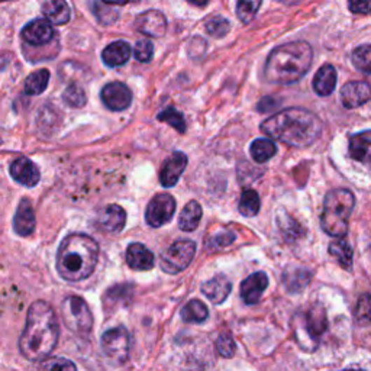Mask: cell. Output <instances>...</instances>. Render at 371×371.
<instances>
[{
  "label": "cell",
  "mask_w": 371,
  "mask_h": 371,
  "mask_svg": "<svg viewBox=\"0 0 371 371\" xmlns=\"http://www.w3.org/2000/svg\"><path fill=\"white\" fill-rule=\"evenodd\" d=\"M0 144H2V139H0Z\"/></svg>",
  "instance_id": "48"
},
{
  "label": "cell",
  "mask_w": 371,
  "mask_h": 371,
  "mask_svg": "<svg viewBox=\"0 0 371 371\" xmlns=\"http://www.w3.org/2000/svg\"><path fill=\"white\" fill-rule=\"evenodd\" d=\"M231 290H232V283L223 274H218L209 281L202 284L203 295L215 304H220L228 299V296L231 295Z\"/></svg>",
  "instance_id": "18"
},
{
  "label": "cell",
  "mask_w": 371,
  "mask_h": 371,
  "mask_svg": "<svg viewBox=\"0 0 371 371\" xmlns=\"http://www.w3.org/2000/svg\"><path fill=\"white\" fill-rule=\"evenodd\" d=\"M269 286V277L265 273L257 272L246 277L241 283V298L246 304H257L264 293V290Z\"/></svg>",
  "instance_id": "15"
},
{
  "label": "cell",
  "mask_w": 371,
  "mask_h": 371,
  "mask_svg": "<svg viewBox=\"0 0 371 371\" xmlns=\"http://www.w3.org/2000/svg\"><path fill=\"white\" fill-rule=\"evenodd\" d=\"M35 212L28 199H24L19 203L18 211L13 219V230L20 237H28L35 231Z\"/></svg>",
  "instance_id": "19"
},
{
  "label": "cell",
  "mask_w": 371,
  "mask_h": 371,
  "mask_svg": "<svg viewBox=\"0 0 371 371\" xmlns=\"http://www.w3.org/2000/svg\"><path fill=\"white\" fill-rule=\"evenodd\" d=\"M348 8L353 13H370L371 0H365V2H349Z\"/></svg>",
  "instance_id": "46"
},
{
  "label": "cell",
  "mask_w": 371,
  "mask_h": 371,
  "mask_svg": "<svg viewBox=\"0 0 371 371\" xmlns=\"http://www.w3.org/2000/svg\"><path fill=\"white\" fill-rule=\"evenodd\" d=\"M181 319L188 323H203L209 316V309L203 302L195 299L181 309Z\"/></svg>",
  "instance_id": "30"
},
{
  "label": "cell",
  "mask_w": 371,
  "mask_h": 371,
  "mask_svg": "<svg viewBox=\"0 0 371 371\" xmlns=\"http://www.w3.org/2000/svg\"><path fill=\"white\" fill-rule=\"evenodd\" d=\"M260 130L286 146L304 148L312 146L319 138L322 122L311 111L303 108H288L265 119Z\"/></svg>",
  "instance_id": "2"
},
{
  "label": "cell",
  "mask_w": 371,
  "mask_h": 371,
  "mask_svg": "<svg viewBox=\"0 0 371 371\" xmlns=\"http://www.w3.org/2000/svg\"><path fill=\"white\" fill-rule=\"evenodd\" d=\"M186 167H188V155L174 151L164 161L160 172V181L164 188H174Z\"/></svg>",
  "instance_id": "12"
},
{
  "label": "cell",
  "mask_w": 371,
  "mask_h": 371,
  "mask_svg": "<svg viewBox=\"0 0 371 371\" xmlns=\"http://www.w3.org/2000/svg\"><path fill=\"white\" fill-rule=\"evenodd\" d=\"M130 334L123 326L112 328L102 337V349L108 358L122 364L130 357Z\"/></svg>",
  "instance_id": "8"
},
{
  "label": "cell",
  "mask_w": 371,
  "mask_h": 371,
  "mask_svg": "<svg viewBox=\"0 0 371 371\" xmlns=\"http://www.w3.org/2000/svg\"><path fill=\"white\" fill-rule=\"evenodd\" d=\"M127 262L134 270L146 272L151 270L154 267L155 258L154 254L147 248L146 245L142 244H131L127 250Z\"/></svg>",
  "instance_id": "20"
},
{
  "label": "cell",
  "mask_w": 371,
  "mask_h": 371,
  "mask_svg": "<svg viewBox=\"0 0 371 371\" xmlns=\"http://www.w3.org/2000/svg\"><path fill=\"white\" fill-rule=\"evenodd\" d=\"M131 57V46L125 41H116L102 52V59L108 67H120L128 63Z\"/></svg>",
  "instance_id": "22"
},
{
  "label": "cell",
  "mask_w": 371,
  "mask_h": 371,
  "mask_svg": "<svg viewBox=\"0 0 371 371\" xmlns=\"http://www.w3.org/2000/svg\"><path fill=\"white\" fill-rule=\"evenodd\" d=\"M314 50L304 41H295L273 50L267 58L264 76L274 85H293L309 71Z\"/></svg>",
  "instance_id": "4"
},
{
  "label": "cell",
  "mask_w": 371,
  "mask_h": 371,
  "mask_svg": "<svg viewBox=\"0 0 371 371\" xmlns=\"http://www.w3.org/2000/svg\"><path fill=\"white\" fill-rule=\"evenodd\" d=\"M58 322L54 309L44 300L31 304L27 325L19 340V349L29 361H44L58 342Z\"/></svg>",
  "instance_id": "1"
},
{
  "label": "cell",
  "mask_w": 371,
  "mask_h": 371,
  "mask_svg": "<svg viewBox=\"0 0 371 371\" xmlns=\"http://www.w3.org/2000/svg\"><path fill=\"white\" fill-rule=\"evenodd\" d=\"M230 29H231L230 22L222 16H214L208 20V22H206V31H208L209 35L216 36V38L225 36L230 32Z\"/></svg>",
  "instance_id": "38"
},
{
  "label": "cell",
  "mask_w": 371,
  "mask_h": 371,
  "mask_svg": "<svg viewBox=\"0 0 371 371\" xmlns=\"http://www.w3.org/2000/svg\"><path fill=\"white\" fill-rule=\"evenodd\" d=\"M354 315L360 325H367L371 322V295H363L358 299Z\"/></svg>",
  "instance_id": "39"
},
{
  "label": "cell",
  "mask_w": 371,
  "mask_h": 371,
  "mask_svg": "<svg viewBox=\"0 0 371 371\" xmlns=\"http://www.w3.org/2000/svg\"><path fill=\"white\" fill-rule=\"evenodd\" d=\"M202 215H203L202 206L196 200L189 202L184 206V209L180 214V219H178L180 230L184 232H193L200 223Z\"/></svg>",
  "instance_id": "26"
},
{
  "label": "cell",
  "mask_w": 371,
  "mask_h": 371,
  "mask_svg": "<svg viewBox=\"0 0 371 371\" xmlns=\"http://www.w3.org/2000/svg\"><path fill=\"white\" fill-rule=\"evenodd\" d=\"M97 222L102 230L111 234H118L125 228L127 212L118 204H109L99 214Z\"/></svg>",
  "instance_id": "17"
},
{
  "label": "cell",
  "mask_w": 371,
  "mask_h": 371,
  "mask_svg": "<svg viewBox=\"0 0 371 371\" xmlns=\"http://www.w3.org/2000/svg\"><path fill=\"white\" fill-rule=\"evenodd\" d=\"M63 100L66 102V105H69L71 108H81V106L86 105L88 96H86V92L80 86L71 85L63 93Z\"/></svg>",
  "instance_id": "36"
},
{
  "label": "cell",
  "mask_w": 371,
  "mask_h": 371,
  "mask_svg": "<svg viewBox=\"0 0 371 371\" xmlns=\"http://www.w3.org/2000/svg\"><path fill=\"white\" fill-rule=\"evenodd\" d=\"M218 353L225 358H232L237 351V344L230 332H222L216 340Z\"/></svg>",
  "instance_id": "37"
},
{
  "label": "cell",
  "mask_w": 371,
  "mask_h": 371,
  "mask_svg": "<svg viewBox=\"0 0 371 371\" xmlns=\"http://www.w3.org/2000/svg\"><path fill=\"white\" fill-rule=\"evenodd\" d=\"M61 316L66 326L78 337H88L93 329V315L88 303L78 296H69L61 304Z\"/></svg>",
  "instance_id": "6"
},
{
  "label": "cell",
  "mask_w": 371,
  "mask_h": 371,
  "mask_svg": "<svg viewBox=\"0 0 371 371\" xmlns=\"http://www.w3.org/2000/svg\"><path fill=\"white\" fill-rule=\"evenodd\" d=\"M102 102L105 103L106 108L115 112L125 111L132 103V93L127 85L120 81H113V83L106 85L102 89L100 93Z\"/></svg>",
  "instance_id": "10"
},
{
  "label": "cell",
  "mask_w": 371,
  "mask_h": 371,
  "mask_svg": "<svg viewBox=\"0 0 371 371\" xmlns=\"http://www.w3.org/2000/svg\"><path fill=\"white\" fill-rule=\"evenodd\" d=\"M304 325L307 329V334L314 341H318L319 337L325 332L328 321L323 307L321 304L312 306L304 315Z\"/></svg>",
  "instance_id": "24"
},
{
  "label": "cell",
  "mask_w": 371,
  "mask_h": 371,
  "mask_svg": "<svg viewBox=\"0 0 371 371\" xmlns=\"http://www.w3.org/2000/svg\"><path fill=\"white\" fill-rule=\"evenodd\" d=\"M93 12L103 25H111L119 18V10L115 8V5L109 4H93Z\"/></svg>",
  "instance_id": "35"
},
{
  "label": "cell",
  "mask_w": 371,
  "mask_h": 371,
  "mask_svg": "<svg viewBox=\"0 0 371 371\" xmlns=\"http://www.w3.org/2000/svg\"><path fill=\"white\" fill-rule=\"evenodd\" d=\"M50 80V71L43 69L38 70L32 74H29L25 80V93L29 96H38L41 93H44Z\"/></svg>",
  "instance_id": "31"
},
{
  "label": "cell",
  "mask_w": 371,
  "mask_h": 371,
  "mask_svg": "<svg viewBox=\"0 0 371 371\" xmlns=\"http://www.w3.org/2000/svg\"><path fill=\"white\" fill-rule=\"evenodd\" d=\"M328 251L338 261V264L342 267V269H345V270L351 269L354 253H353L351 245L348 244V241L345 238L334 241L331 245H329Z\"/></svg>",
  "instance_id": "29"
},
{
  "label": "cell",
  "mask_w": 371,
  "mask_h": 371,
  "mask_svg": "<svg viewBox=\"0 0 371 371\" xmlns=\"http://www.w3.org/2000/svg\"><path fill=\"white\" fill-rule=\"evenodd\" d=\"M260 204H261V202H260L258 193L253 189H248L241 195L239 212H241V215H244L246 218H253L260 212Z\"/></svg>",
  "instance_id": "32"
},
{
  "label": "cell",
  "mask_w": 371,
  "mask_h": 371,
  "mask_svg": "<svg viewBox=\"0 0 371 371\" xmlns=\"http://www.w3.org/2000/svg\"><path fill=\"white\" fill-rule=\"evenodd\" d=\"M312 274L306 269H290L283 273V284L288 293H300L311 281Z\"/></svg>",
  "instance_id": "27"
},
{
  "label": "cell",
  "mask_w": 371,
  "mask_h": 371,
  "mask_svg": "<svg viewBox=\"0 0 371 371\" xmlns=\"http://www.w3.org/2000/svg\"><path fill=\"white\" fill-rule=\"evenodd\" d=\"M341 371H365V370H361V368H345V370H341Z\"/></svg>",
  "instance_id": "47"
},
{
  "label": "cell",
  "mask_w": 371,
  "mask_h": 371,
  "mask_svg": "<svg viewBox=\"0 0 371 371\" xmlns=\"http://www.w3.org/2000/svg\"><path fill=\"white\" fill-rule=\"evenodd\" d=\"M261 8V2H238L237 5V16L241 22L248 24L255 18L258 9Z\"/></svg>",
  "instance_id": "40"
},
{
  "label": "cell",
  "mask_w": 371,
  "mask_h": 371,
  "mask_svg": "<svg viewBox=\"0 0 371 371\" xmlns=\"http://www.w3.org/2000/svg\"><path fill=\"white\" fill-rule=\"evenodd\" d=\"M234 239H235V235L232 232H222V234H218L216 237H214L212 241L209 242V245L218 248V246L231 245L234 242Z\"/></svg>",
  "instance_id": "44"
},
{
  "label": "cell",
  "mask_w": 371,
  "mask_h": 371,
  "mask_svg": "<svg viewBox=\"0 0 371 371\" xmlns=\"http://www.w3.org/2000/svg\"><path fill=\"white\" fill-rule=\"evenodd\" d=\"M43 13L47 16L50 24L64 25L70 20V6L63 0H50L43 5Z\"/></svg>",
  "instance_id": "25"
},
{
  "label": "cell",
  "mask_w": 371,
  "mask_h": 371,
  "mask_svg": "<svg viewBox=\"0 0 371 371\" xmlns=\"http://www.w3.org/2000/svg\"><path fill=\"white\" fill-rule=\"evenodd\" d=\"M131 293H132V287L128 286V284L115 286V287L109 288V292L105 296V302H106V304L116 303L118 300H120V298L127 302L130 299Z\"/></svg>",
  "instance_id": "43"
},
{
  "label": "cell",
  "mask_w": 371,
  "mask_h": 371,
  "mask_svg": "<svg viewBox=\"0 0 371 371\" xmlns=\"http://www.w3.org/2000/svg\"><path fill=\"white\" fill-rule=\"evenodd\" d=\"M135 29L144 35L160 38L167 31V19L160 10H147L136 16Z\"/></svg>",
  "instance_id": "11"
},
{
  "label": "cell",
  "mask_w": 371,
  "mask_h": 371,
  "mask_svg": "<svg viewBox=\"0 0 371 371\" xmlns=\"http://www.w3.org/2000/svg\"><path fill=\"white\" fill-rule=\"evenodd\" d=\"M176 212V199L172 195L161 193L153 197L148 203V208L146 212L147 223L153 228H160L172 220Z\"/></svg>",
  "instance_id": "9"
},
{
  "label": "cell",
  "mask_w": 371,
  "mask_h": 371,
  "mask_svg": "<svg viewBox=\"0 0 371 371\" xmlns=\"http://www.w3.org/2000/svg\"><path fill=\"white\" fill-rule=\"evenodd\" d=\"M99 260V244L89 235L71 234L61 242L57 254V272L66 281L86 280Z\"/></svg>",
  "instance_id": "3"
},
{
  "label": "cell",
  "mask_w": 371,
  "mask_h": 371,
  "mask_svg": "<svg viewBox=\"0 0 371 371\" xmlns=\"http://www.w3.org/2000/svg\"><path fill=\"white\" fill-rule=\"evenodd\" d=\"M41 371H77V367L73 361L61 357L47 358L41 367Z\"/></svg>",
  "instance_id": "41"
},
{
  "label": "cell",
  "mask_w": 371,
  "mask_h": 371,
  "mask_svg": "<svg viewBox=\"0 0 371 371\" xmlns=\"http://www.w3.org/2000/svg\"><path fill=\"white\" fill-rule=\"evenodd\" d=\"M349 155L364 166L371 167V131H363L351 136Z\"/></svg>",
  "instance_id": "21"
},
{
  "label": "cell",
  "mask_w": 371,
  "mask_h": 371,
  "mask_svg": "<svg viewBox=\"0 0 371 371\" xmlns=\"http://www.w3.org/2000/svg\"><path fill=\"white\" fill-rule=\"evenodd\" d=\"M353 64L357 70L371 74V46H361L353 52Z\"/></svg>",
  "instance_id": "34"
},
{
  "label": "cell",
  "mask_w": 371,
  "mask_h": 371,
  "mask_svg": "<svg viewBox=\"0 0 371 371\" xmlns=\"http://www.w3.org/2000/svg\"><path fill=\"white\" fill-rule=\"evenodd\" d=\"M250 154L255 162L262 164V162L272 160L277 154V146L272 139L258 138L251 142Z\"/></svg>",
  "instance_id": "28"
},
{
  "label": "cell",
  "mask_w": 371,
  "mask_h": 371,
  "mask_svg": "<svg viewBox=\"0 0 371 371\" xmlns=\"http://www.w3.org/2000/svg\"><path fill=\"white\" fill-rule=\"evenodd\" d=\"M371 99V86L367 81H348L341 90V102L346 109H354L364 105Z\"/></svg>",
  "instance_id": "13"
},
{
  "label": "cell",
  "mask_w": 371,
  "mask_h": 371,
  "mask_svg": "<svg viewBox=\"0 0 371 371\" xmlns=\"http://www.w3.org/2000/svg\"><path fill=\"white\" fill-rule=\"evenodd\" d=\"M195 254L196 244L190 239H180L162 253L160 265L162 272L169 274H177L188 269L195 258Z\"/></svg>",
  "instance_id": "7"
},
{
  "label": "cell",
  "mask_w": 371,
  "mask_h": 371,
  "mask_svg": "<svg viewBox=\"0 0 371 371\" xmlns=\"http://www.w3.org/2000/svg\"><path fill=\"white\" fill-rule=\"evenodd\" d=\"M276 106H279V100H276L274 97H264L258 102V112L262 113H269L270 111H273Z\"/></svg>",
  "instance_id": "45"
},
{
  "label": "cell",
  "mask_w": 371,
  "mask_h": 371,
  "mask_svg": "<svg viewBox=\"0 0 371 371\" xmlns=\"http://www.w3.org/2000/svg\"><path fill=\"white\" fill-rule=\"evenodd\" d=\"M356 206L354 195L346 189L331 190L323 202L321 215V226L326 235L334 238L345 237L348 231V220Z\"/></svg>",
  "instance_id": "5"
},
{
  "label": "cell",
  "mask_w": 371,
  "mask_h": 371,
  "mask_svg": "<svg viewBox=\"0 0 371 371\" xmlns=\"http://www.w3.org/2000/svg\"><path fill=\"white\" fill-rule=\"evenodd\" d=\"M54 38V28L47 19H35L22 29V39L29 46H46Z\"/></svg>",
  "instance_id": "14"
},
{
  "label": "cell",
  "mask_w": 371,
  "mask_h": 371,
  "mask_svg": "<svg viewBox=\"0 0 371 371\" xmlns=\"http://www.w3.org/2000/svg\"><path fill=\"white\" fill-rule=\"evenodd\" d=\"M10 176L16 183L27 186V188H34L41 178L38 167L25 157H20L12 162Z\"/></svg>",
  "instance_id": "16"
},
{
  "label": "cell",
  "mask_w": 371,
  "mask_h": 371,
  "mask_svg": "<svg viewBox=\"0 0 371 371\" xmlns=\"http://www.w3.org/2000/svg\"><path fill=\"white\" fill-rule=\"evenodd\" d=\"M135 58L139 61V63H148L151 61L153 55H154V46L151 41L148 39H141L136 43L135 50H134Z\"/></svg>",
  "instance_id": "42"
},
{
  "label": "cell",
  "mask_w": 371,
  "mask_h": 371,
  "mask_svg": "<svg viewBox=\"0 0 371 371\" xmlns=\"http://www.w3.org/2000/svg\"><path fill=\"white\" fill-rule=\"evenodd\" d=\"M157 119L160 122H166L170 127H173L177 132L184 134L186 132V120L181 112H178L174 108H167L157 115Z\"/></svg>",
  "instance_id": "33"
},
{
  "label": "cell",
  "mask_w": 371,
  "mask_h": 371,
  "mask_svg": "<svg viewBox=\"0 0 371 371\" xmlns=\"http://www.w3.org/2000/svg\"><path fill=\"white\" fill-rule=\"evenodd\" d=\"M337 80L338 74L335 67L331 64H325L314 77V90L319 96H329L337 88Z\"/></svg>",
  "instance_id": "23"
}]
</instances>
